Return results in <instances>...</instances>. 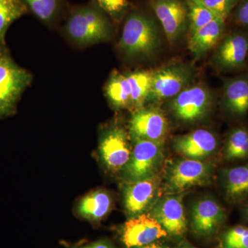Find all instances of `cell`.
Here are the masks:
<instances>
[{"label": "cell", "instance_id": "6da1fadb", "mask_svg": "<svg viewBox=\"0 0 248 248\" xmlns=\"http://www.w3.org/2000/svg\"><path fill=\"white\" fill-rule=\"evenodd\" d=\"M63 29L77 45L88 46L108 40L112 24L110 17L91 0L68 9Z\"/></svg>", "mask_w": 248, "mask_h": 248}, {"label": "cell", "instance_id": "7a4b0ae2", "mask_svg": "<svg viewBox=\"0 0 248 248\" xmlns=\"http://www.w3.org/2000/svg\"><path fill=\"white\" fill-rule=\"evenodd\" d=\"M160 44L159 29L154 17L141 10L128 12L119 42L121 51L129 58H148Z\"/></svg>", "mask_w": 248, "mask_h": 248}, {"label": "cell", "instance_id": "3957f363", "mask_svg": "<svg viewBox=\"0 0 248 248\" xmlns=\"http://www.w3.org/2000/svg\"><path fill=\"white\" fill-rule=\"evenodd\" d=\"M32 79L31 73L14 61L6 47H0V120L14 115Z\"/></svg>", "mask_w": 248, "mask_h": 248}, {"label": "cell", "instance_id": "277c9868", "mask_svg": "<svg viewBox=\"0 0 248 248\" xmlns=\"http://www.w3.org/2000/svg\"><path fill=\"white\" fill-rule=\"evenodd\" d=\"M195 78V71L187 63H171L156 70L153 73L146 104H158L172 99L192 85Z\"/></svg>", "mask_w": 248, "mask_h": 248}, {"label": "cell", "instance_id": "5b68a950", "mask_svg": "<svg viewBox=\"0 0 248 248\" xmlns=\"http://www.w3.org/2000/svg\"><path fill=\"white\" fill-rule=\"evenodd\" d=\"M213 104V93L208 87L192 84L170 99V108L177 120L194 123L206 117Z\"/></svg>", "mask_w": 248, "mask_h": 248}, {"label": "cell", "instance_id": "8992f818", "mask_svg": "<svg viewBox=\"0 0 248 248\" xmlns=\"http://www.w3.org/2000/svg\"><path fill=\"white\" fill-rule=\"evenodd\" d=\"M248 60V32L234 31L224 35L217 45L213 62L221 72L242 71Z\"/></svg>", "mask_w": 248, "mask_h": 248}, {"label": "cell", "instance_id": "52a82bcc", "mask_svg": "<svg viewBox=\"0 0 248 248\" xmlns=\"http://www.w3.org/2000/svg\"><path fill=\"white\" fill-rule=\"evenodd\" d=\"M132 138L134 140L133 150L125 167V177L130 182L155 175L163 154V143Z\"/></svg>", "mask_w": 248, "mask_h": 248}, {"label": "cell", "instance_id": "ba28073f", "mask_svg": "<svg viewBox=\"0 0 248 248\" xmlns=\"http://www.w3.org/2000/svg\"><path fill=\"white\" fill-rule=\"evenodd\" d=\"M150 6L169 43H175L189 27L187 1L151 0Z\"/></svg>", "mask_w": 248, "mask_h": 248}, {"label": "cell", "instance_id": "9c48e42d", "mask_svg": "<svg viewBox=\"0 0 248 248\" xmlns=\"http://www.w3.org/2000/svg\"><path fill=\"white\" fill-rule=\"evenodd\" d=\"M213 172V166L202 160H179L169 171L168 189L172 192H182L193 186L205 185L210 182Z\"/></svg>", "mask_w": 248, "mask_h": 248}, {"label": "cell", "instance_id": "30bf717a", "mask_svg": "<svg viewBox=\"0 0 248 248\" xmlns=\"http://www.w3.org/2000/svg\"><path fill=\"white\" fill-rule=\"evenodd\" d=\"M168 235L153 215L143 213L125 222L122 228V239L128 248H140Z\"/></svg>", "mask_w": 248, "mask_h": 248}, {"label": "cell", "instance_id": "8fae6325", "mask_svg": "<svg viewBox=\"0 0 248 248\" xmlns=\"http://www.w3.org/2000/svg\"><path fill=\"white\" fill-rule=\"evenodd\" d=\"M169 130L164 114L155 108H142L133 114L130 122L131 138L163 143Z\"/></svg>", "mask_w": 248, "mask_h": 248}, {"label": "cell", "instance_id": "7c38bea8", "mask_svg": "<svg viewBox=\"0 0 248 248\" xmlns=\"http://www.w3.org/2000/svg\"><path fill=\"white\" fill-rule=\"evenodd\" d=\"M224 209L216 201L203 199L196 202L191 210V228L200 237H210L219 231L226 221Z\"/></svg>", "mask_w": 248, "mask_h": 248}, {"label": "cell", "instance_id": "4fadbf2b", "mask_svg": "<svg viewBox=\"0 0 248 248\" xmlns=\"http://www.w3.org/2000/svg\"><path fill=\"white\" fill-rule=\"evenodd\" d=\"M99 151L109 169L118 170L125 167L132 153L126 132L120 126L108 129L103 135Z\"/></svg>", "mask_w": 248, "mask_h": 248}, {"label": "cell", "instance_id": "5bb4252c", "mask_svg": "<svg viewBox=\"0 0 248 248\" xmlns=\"http://www.w3.org/2000/svg\"><path fill=\"white\" fill-rule=\"evenodd\" d=\"M215 134L205 129H197L190 133L176 137L173 147L177 153L188 159H202L214 154L218 148Z\"/></svg>", "mask_w": 248, "mask_h": 248}, {"label": "cell", "instance_id": "9a60e30c", "mask_svg": "<svg viewBox=\"0 0 248 248\" xmlns=\"http://www.w3.org/2000/svg\"><path fill=\"white\" fill-rule=\"evenodd\" d=\"M221 106L234 120H242L248 113V74L223 79Z\"/></svg>", "mask_w": 248, "mask_h": 248}, {"label": "cell", "instance_id": "2e32d148", "mask_svg": "<svg viewBox=\"0 0 248 248\" xmlns=\"http://www.w3.org/2000/svg\"><path fill=\"white\" fill-rule=\"evenodd\" d=\"M152 215L166 230L168 234L182 236L187 232L185 209L179 197L170 196L163 198L155 205Z\"/></svg>", "mask_w": 248, "mask_h": 248}, {"label": "cell", "instance_id": "e0dca14e", "mask_svg": "<svg viewBox=\"0 0 248 248\" xmlns=\"http://www.w3.org/2000/svg\"><path fill=\"white\" fill-rule=\"evenodd\" d=\"M156 175L130 182L124 192V204L127 213L132 217L143 214L154 199L157 190Z\"/></svg>", "mask_w": 248, "mask_h": 248}, {"label": "cell", "instance_id": "ac0fdd59", "mask_svg": "<svg viewBox=\"0 0 248 248\" xmlns=\"http://www.w3.org/2000/svg\"><path fill=\"white\" fill-rule=\"evenodd\" d=\"M226 21L217 17L189 37L188 48L196 58H201L215 48L225 35Z\"/></svg>", "mask_w": 248, "mask_h": 248}, {"label": "cell", "instance_id": "d6986e66", "mask_svg": "<svg viewBox=\"0 0 248 248\" xmlns=\"http://www.w3.org/2000/svg\"><path fill=\"white\" fill-rule=\"evenodd\" d=\"M222 187L228 202L239 203L248 198V163L222 172Z\"/></svg>", "mask_w": 248, "mask_h": 248}, {"label": "cell", "instance_id": "ffe728a7", "mask_svg": "<svg viewBox=\"0 0 248 248\" xmlns=\"http://www.w3.org/2000/svg\"><path fill=\"white\" fill-rule=\"evenodd\" d=\"M28 11L47 26L57 24L67 9V0H21Z\"/></svg>", "mask_w": 248, "mask_h": 248}, {"label": "cell", "instance_id": "44dd1931", "mask_svg": "<svg viewBox=\"0 0 248 248\" xmlns=\"http://www.w3.org/2000/svg\"><path fill=\"white\" fill-rule=\"evenodd\" d=\"M223 157L228 161L248 159V126L238 125L230 130L223 147Z\"/></svg>", "mask_w": 248, "mask_h": 248}, {"label": "cell", "instance_id": "7402d4cb", "mask_svg": "<svg viewBox=\"0 0 248 248\" xmlns=\"http://www.w3.org/2000/svg\"><path fill=\"white\" fill-rule=\"evenodd\" d=\"M153 72L136 71L126 73L130 91L131 108H143L151 92Z\"/></svg>", "mask_w": 248, "mask_h": 248}, {"label": "cell", "instance_id": "603a6c76", "mask_svg": "<svg viewBox=\"0 0 248 248\" xmlns=\"http://www.w3.org/2000/svg\"><path fill=\"white\" fill-rule=\"evenodd\" d=\"M110 206L111 199L108 194L104 191H96L82 199L78 212L84 218L97 221L108 213Z\"/></svg>", "mask_w": 248, "mask_h": 248}, {"label": "cell", "instance_id": "cb8c5ba5", "mask_svg": "<svg viewBox=\"0 0 248 248\" xmlns=\"http://www.w3.org/2000/svg\"><path fill=\"white\" fill-rule=\"evenodd\" d=\"M105 91L108 99L115 108H131L130 86L126 73H112L106 85Z\"/></svg>", "mask_w": 248, "mask_h": 248}, {"label": "cell", "instance_id": "d4e9b609", "mask_svg": "<svg viewBox=\"0 0 248 248\" xmlns=\"http://www.w3.org/2000/svg\"><path fill=\"white\" fill-rule=\"evenodd\" d=\"M27 13L21 0H0V47L5 46V36L11 24Z\"/></svg>", "mask_w": 248, "mask_h": 248}, {"label": "cell", "instance_id": "484cf974", "mask_svg": "<svg viewBox=\"0 0 248 248\" xmlns=\"http://www.w3.org/2000/svg\"><path fill=\"white\" fill-rule=\"evenodd\" d=\"M188 7L189 35L218 17L199 0H186Z\"/></svg>", "mask_w": 248, "mask_h": 248}, {"label": "cell", "instance_id": "4316f807", "mask_svg": "<svg viewBox=\"0 0 248 248\" xmlns=\"http://www.w3.org/2000/svg\"><path fill=\"white\" fill-rule=\"evenodd\" d=\"M220 248H248V227L236 226L222 235Z\"/></svg>", "mask_w": 248, "mask_h": 248}, {"label": "cell", "instance_id": "83f0119b", "mask_svg": "<svg viewBox=\"0 0 248 248\" xmlns=\"http://www.w3.org/2000/svg\"><path fill=\"white\" fill-rule=\"evenodd\" d=\"M114 22L125 17L130 9L128 0H93Z\"/></svg>", "mask_w": 248, "mask_h": 248}, {"label": "cell", "instance_id": "f1b7e54d", "mask_svg": "<svg viewBox=\"0 0 248 248\" xmlns=\"http://www.w3.org/2000/svg\"><path fill=\"white\" fill-rule=\"evenodd\" d=\"M217 17L226 21L240 0H199Z\"/></svg>", "mask_w": 248, "mask_h": 248}, {"label": "cell", "instance_id": "f546056e", "mask_svg": "<svg viewBox=\"0 0 248 248\" xmlns=\"http://www.w3.org/2000/svg\"><path fill=\"white\" fill-rule=\"evenodd\" d=\"M233 11L236 24L248 31V0H240Z\"/></svg>", "mask_w": 248, "mask_h": 248}, {"label": "cell", "instance_id": "4dcf8cb0", "mask_svg": "<svg viewBox=\"0 0 248 248\" xmlns=\"http://www.w3.org/2000/svg\"><path fill=\"white\" fill-rule=\"evenodd\" d=\"M81 248H113L112 246L106 241H98L89 246H84Z\"/></svg>", "mask_w": 248, "mask_h": 248}, {"label": "cell", "instance_id": "1f68e13d", "mask_svg": "<svg viewBox=\"0 0 248 248\" xmlns=\"http://www.w3.org/2000/svg\"><path fill=\"white\" fill-rule=\"evenodd\" d=\"M140 248H170L168 247V246H164V245L159 244H155V243H153V244L148 245V246H143V247H141Z\"/></svg>", "mask_w": 248, "mask_h": 248}, {"label": "cell", "instance_id": "d6a6232c", "mask_svg": "<svg viewBox=\"0 0 248 248\" xmlns=\"http://www.w3.org/2000/svg\"><path fill=\"white\" fill-rule=\"evenodd\" d=\"M179 248H196L195 246H191V245H189L187 244H184V245H182V246H181Z\"/></svg>", "mask_w": 248, "mask_h": 248}, {"label": "cell", "instance_id": "836d02e7", "mask_svg": "<svg viewBox=\"0 0 248 248\" xmlns=\"http://www.w3.org/2000/svg\"><path fill=\"white\" fill-rule=\"evenodd\" d=\"M244 213L245 216H246V218L248 220V205L244 209Z\"/></svg>", "mask_w": 248, "mask_h": 248}]
</instances>
